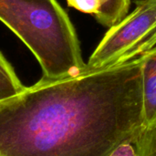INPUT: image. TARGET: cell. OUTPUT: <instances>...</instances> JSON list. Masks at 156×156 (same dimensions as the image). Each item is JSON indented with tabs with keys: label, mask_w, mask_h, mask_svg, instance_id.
<instances>
[{
	"label": "cell",
	"mask_w": 156,
	"mask_h": 156,
	"mask_svg": "<svg viewBox=\"0 0 156 156\" xmlns=\"http://www.w3.org/2000/svg\"><path fill=\"white\" fill-rule=\"evenodd\" d=\"M138 156H156V125L144 129L135 137Z\"/></svg>",
	"instance_id": "cell-7"
},
{
	"label": "cell",
	"mask_w": 156,
	"mask_h": 156,
	"mask_svg": "<svg viewBox=\"0 0 156 156\" xmlns=\"http://www.w3.org/2000/svg\"><path fill=\"white\" fill-rule=\"evenodd\" d=\"M0 21L33 53L42 78L61 79L84 70L74 27L56 0H0Z\"/></svg>",
	"instance_id": "cell-2"
},
{
	"label": "cell",
	"mask_w": 156,
	"mask_h": 156,
	"mask_svg": "<svg viewBox=\"0 0 156 156\" xmlns=\"http://www.w3.org/2000/svg\"><path fill=\"white\" fill-rule=\"evenodd\" d=\"M135 5H139L141 3H144V2H146V1H149V0H133Z\"/></svg>",
	"instance_id": "cell-10"
},
{
	"label": "cell",
	"mask_w": 156,
	"mask_h": 156,
	"mask_svg": "<svg viewBox=\"0 0 156 156\" xmlns=\"http://www.w3.org/2000/svg\"><path fill=\"white\" fill-rule=\"evenodd\" d=\"M142 61L144 124L145 129L156 125V46L140 56Z\"/></svg>",
	"instance_id": "cell-4"
},
{
	"label": "cell",
	"mask_w": 156,
	"mask_h": 156,
	"mask_svg": "<svg viewBox=\"0 0 156 156\" xmlns=\"http://www.w3.org/2000/svg\"><path fill=\"white\" fill-rule=\"evenodd\" d=\"M109 156H138L135 137L119 144Z\"/></svg>",
	"instance_id": "cell-9"
},
{
	"label": "cell",
	"mask_w": 156,
	"mask_h": 156,
	"mask_svg": "<svg viewBox=\"0 0 156 156\" xmlns=\"http://www.w3.org/2000/svg\"><path fill=\"white\" fill-rule=\"evenodd\" d=\"M25 89L12 66L0 52V101L17 95Z\"/></svg>",
	"instance_id": "cell-6"
},
{
	"label": "cell",
	"mask_w": 156,
	"mask_h": 156,
	"mask_svg": "<svg viewBox=\"0 0 156 156\" xmlns=\"http://www.w3.org/2000/svg\"><path fill=\"white\" fill-rule=\"evenodd\" d=\"M144 129L140 57L0 101V156H109Z\"/></svg>",
	"instance_id": "cell-1"
},
{
	"label": "cell",
	"mask_w": 156,
	"mask_h": 156,
	"mask_svg": "<svg viewBox=\"0 0 156 156\" xmlns=\"http://www.w3.org/2000/svg\"><path fill=\"white\" fill-rule=\"evenodd\" d=\"M131 2L132 0H101V6L94 16L100 24L111 27L128 15Z\"/></svg>",
	"instance_id": "cell-5"
},
{
	"label": "cell",
	"mask_w": 156,
	"mask_h": 156,
	"mask_svg": "<svg viewBox=\"0 0 156 156\" xmlns=\"http://www.w3.org/2000/svg\"><path fill=\"white\" fill-rule=\"evenodd\" d=\"M83 71L107 69L136 58L156 46V0L139 5L109 27Z\"/></svg>",
	"instance_id": "cell-3"
},
{
	"label": "cell",
	"mask_w": 156,
	"mask_h": 156,
	"mask_svg": "<svg viewBox=\"0 0 156 156\" xmlns=\"http://www.w3.org/2000/svg\"><path fill=\"white\" fill-rule=\"evenodd\" d=\"M68 5L80 12L95 16L101 6V0H67Z\"/></svg>",
	"instance_id": "cell-8"
}]
</instances>
